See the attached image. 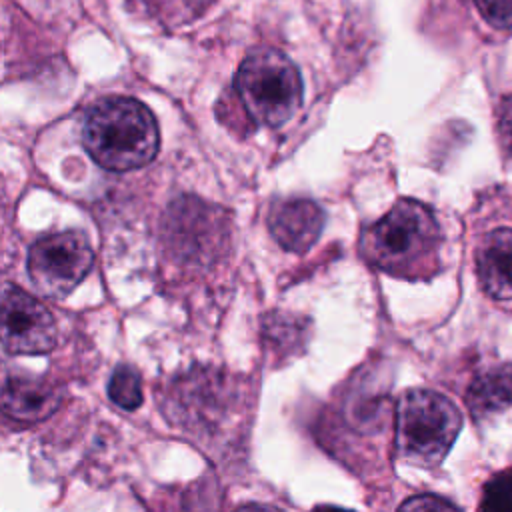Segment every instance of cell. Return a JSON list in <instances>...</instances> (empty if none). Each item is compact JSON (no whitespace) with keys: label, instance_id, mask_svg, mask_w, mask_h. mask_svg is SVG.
<instances>
[{"label":"cell","instance_id":"cell-1","mask_svg":"<svg viewBox=\"0 0 512 512\" xmlns=\"http://www.w3.org/2000/svg\"><path fill=\"white\" fill-rule=\"evenodd\" d=\"M82 144L98 166L126 172L154 160L160 132L152 112L140 100L108 96L86 112Z\"/></svg>","mask_w":512,"mask_h":512},{"label":"cell","instance_id":"cell-2","mask_svg":"<svg viewBox=\"0 0 512 512\" xmlns=\"http://www.w3.org/2000/svg\"><path fill=\"white\" fill-rule=\"evenodd\" d=\"M438 244L440 228L428 206L400 200L362 232L360 252L372 266L392 276L414 278L436 264Z\"/></svg>","mask_w":512,"mask_h":512},{"label":"cell","instance_id":"cell-3","mask_svg":"<svg viewBox=\"0 0 512 512\" xmlns=\"http://www.w3.org/2000/svg\"><path fill=\"white\" fill-rule=\"evenodd\" d=\"M236 94L260 126H282L302 102V80L288 56L272 48L250 52L236 74Z\"/></svg>","mask_w":512,"mask_h":512},{"label":"cell","instance_id":"cell-4","mask_svg":"<svg viewBox=\"0 0 512 512\" xmlns=\"http://www.w3.org/2000/svg\"><path fill=\"white\" fill-rule=\"evenodd\" d=\"M462 428L458 408L432 390H408L396 408V452L418 466L438 464Z\"/></svg>","mask_w":512,"mask_h":512},{"label":"cell","instance_id":"cell-5","mask_svg":"<svg viewBox=\"0 0 512 512\" xmlns=\"http://www.w3.org/2000/svg\"><path fill=\"white\" fill-rule=\"evenodd\" d=\"M92 260L94 252L82 232H58L32 244L28 276L40 294L64 298L88 274Z\"/></svg>","mask_w":512,"mask_h":512},{"label":"cell","instance_id":"cell-6","mask_svg":"<svg viewBox=\"0 0 512 512\" xmlns=\"http://www.w3.org/2000/svg\"><path fill=\"white\" fill-rule=\"evenodd\" d=\"M56 336V322L40 300L16 284L0 286V344L6 352L46 354Z\"/></svg>","mask_w":512,"mask_h":512},{"label":"cell","instance_id":"cell-7","mask_svg":"<svg viewBox=\"0 0 512 512\" xmlns=\"http://www.w3.org/2000/svg\"><path fill=\"white\" fill-rule=\"evenodd\" d=\"M62 400V390L16 366L0 364V410L16 422L32 424L48 418Z\"/></svg>","mask_w":512,"mask_h":512},{"label":"cell","instance_id":"cell-8","mask_svg":"<svg viewBox=\"0 0 512 512\" xmlns=\"http://www.w3.org/2000/svg\"><path fill=\"white\" fill-rule=\"evenodd\" d=\"M268 228L282 248L306 252L324 228V212L308 198L278 200L268 212Z\"/></svg>","mask_w":512,"mask_h":512},{"label":"cell","instance_id":"cell-9","mask_svg":"<svg viewBox=\"0 0 512 512\" xmlns=\"http://www.w3.org/2000/svg\"><path fill=\"white\" fill-rule=\"evenodd\" d=\"M476 268L488 296L512 298V228H498L484 236L476 252Z\"/></svg>","mask_w":512,"mask_h":512},{"label":"cell","instance_id":"cell-10","mask_svg":"<svg viewBox=\"0 0 512 512\" xmlns=\"http://www.w3.org/2000/svg\"><path fill=\"white\" fill-rule=\"evenodd\" d=\"M466 404L472 416L484 418L512 406V364L494 366L478 374L468 386Z\"/></svg>","mask_w":512,"mask_h":512},{"label":"cell","instance_id":"cell-11","mask_svg":"<svg viewBox=\"0 0 512 512\" xmlns=\"http://www.w3.org/2000/svg\"><path fill=\"white\" fill-rule=\"evenodd\" d=\"M154 20L166 26H180L202 16L216 0H136Z\"/></svg>","mask_w":512,"mask_h":512},{"label":"cell","instance_id":"cell-12","mask_svg":"<svg viewBox=\"0 0 512 512\" xmlns=\"http://www.w3.org/2000/svg\"><path fill=\"white\" fill-rule=\"evenodd\" d=\"M108 396L124 410H134L142 404L140 376L132 366H118L108 382Z\"/></svg>","mask_w":512,"mask_h":512},{"label":"cell","instance_id":"cell-13","mask_svg":"<svg viewBox=\"0 0 512 512\" xmlns=\"http://www.w3.org/2000/svg\"><path fill=\"white\" fill-rule=\"evenodd\" d=\"M478 512H512V470L498 472L484 484Z\"/></svg>","mask_w":512,"mask_h":512},{"label":"cell","instance_id":"cell-14","mask_svg":"<svg viewBox=\"0 0 512 512\" xmlns=\"http://www.w3.org/2000/svg\"><path fill=\"white\" fill-rule=\"evenodd\" d=\"M476 6L494 28H512V0H476Z\"/></svg>","mask_w":512,"mask_h":512},{"label":"cell","instance_id":"cell-15","mask_svg":"<svg viewBox=\"0 0 512 512\" xmlns=\"http://www.w3.org/2000/svg\"><path fill=\"white\" fill-rule=\"evenodd\" d=\"M398 512H460L454 504H450L448 500L434 496V494H420V496H412L408 498Z\"/></svg>","mask_w":512,"mask_h":512},{"label":"cell","instance_id":"cell-16","mask_svg":"<svg viewBox=\"0 0 512 512\" xmlns=\"http://www.w3.org/2000/svg\"><path fill=\"white\" fill-rule=\"evenodd\" d=\"M496 124H498V138L506 154L512 158V94L504 96L498 112H496Z\"/></svg>","mask_w":512,"mask_h":512},{"label":"cell","instance_id":"cell-17","mask_svg":"<svg viewBox=\"0 0 512 512\" xmlns=\"http://www.w3.org/2000/svg\"><path fill=\"white\" fill-rule=\"evenodd\" d=\"M234 512H282V510H278L274 506H266V504H246Z\"/></svg>","mask_w":512,"mask_h":512},{"label":"cell","instance_id":"cell-18","mask_svg":"<svg viewBox=\"0 0 512 512\" xmlns=\"http://www.w3.org/2000/svg\"><path fill=\"white\" fill-rule=\"evenodd\" d=\"M312 512H354V510H346V508L330 506V504H320V506H316Z\"/></svg>","mask_w":512,"mask_h":512}]
</instances>
